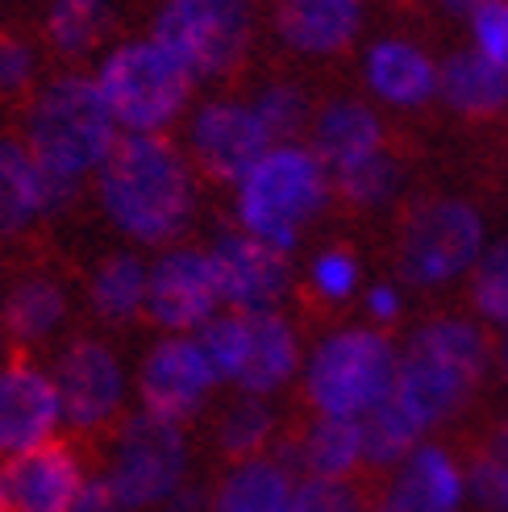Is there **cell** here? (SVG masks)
<instances>
[{
	"instance_id": "obj_21",
	"label": "cell",
	"mask_w": 508,
	"mask_h": 512,
	"mask_svg": "<svg viewBox=\"0 0 508 512\" xmlns=\"http://www.w3.org/2000/svg\"><path fill=\"white\" fill-rule=\"evenodd\" d=\"M463 496L459 463L446 446H421L384 488L375 512H454Z\"/></svg>"
},
{
	"instance_id": "obj_23",
	"label": "cell",
	"mask_w": 508,
	"mask_h": 512,
	"mask_svg": "<svg viewBox=\"0 0 508 512\" xmlns=\"http://www.w3.org/2000/svg\"><path fill=\"white\" fill-rule=\"evenodd\" d=\"M367 84L396 109H417L438 92V67L409 42H379L367 55Z\"/></svg>"
},
{
	"instance_id": "obj_3",
	"label": "cell",
	"mask_w": 508,
	"mask_h": 512,
	"mask_svg": "<svg viewBox=\"0 0 508 512\" xmlns=\"http://www.w3.org/2000/svg\"><path fill=\"white\" fill-rule=\"evenodd\" d=\"M117 138L105 96L84 75H67L42 88L25 117V150L38 175L63 184H84L88 171H100Z\"/></svg>"
},
{
	"instance_id": "obj_12",
	"label": "cell",
	"mask_w": 508,
	"mask_h": 512,
	"mask_svg": "<svg viewBox=\"0 0 508 512\" xmlns=\"http://www.w3.org/2000/svg\"><path fill=\"white\" fill-rule=\"evenodd\" d=\"M217 388V375L209 367L205 350L192 338H163L146 350L142 367H138V396L142 408L163 421L175 425H192Z\"/></svg>"
},
{
	"instance_id": "obj_14",
	"label": "cell",
	"mask_w": 508,
	"mask_h": 512,
	"mask_svg": "<svg viewBox=\"0 0 508 512\" xmlns=\"http://www.w3.org/2000/svg\"><path fill=\"white\" fill-rule=\"evenodd\" d=\"M221 309L217 271L205 250H171L146 275V321L184 334V329H205Z\"/></svg>"
},
{
	"instance_id": "obj_15",
	"label": "cell",
	"mask_w": 508,
	"mask_h": 512,
	"mask_svg": "<svg viewBox=\"0 0 508 512\" xmlns=\"http://www.w3.org/2000/svg\"><path fill=\"white\" fill-rule=\"evenodd\" d=\"M188 150L196 167L217 184H242V179L271 155V142L259 130L250 105L238 100H213L196 113L188 130Z\"/></svg>"
},
{
	"instance_id": "obj_35",
	"label": "cell",
	"mask_w": 508,
	"mask_h": 512,
	"mask_svg": "<svg viewBox=\"0 0 508 512\" xmlns=\"http://www.w3.org/2000/svg\"><path fill=\"white\" fill-rule=\"evenodd\" d=\"M467 296H471L479 317L508 321V242H500L492 254L479 259V267L471 271Z\"/></svg>"
},
{
	"instance_id": "obj_30",
	"label": "cell",
	"mask_w": 508,
	"mask_h": 512,
	"mask_svg": "<svg viewBox=\"0 0 508 512\" xmlns=\"http://www.w3.org/2000/svg\"><path fill=\"white\" fill-rule=\"evenodd\" d=\"M384 475H354V479H300L288 512H375L384 500Z\"/></svg>"
},
{
	"instance_id": "obj_25",
	"label": "cell",
	"mask_w": 508,
	"mask_h": 512,
	"mask_svg": "<svg viewBox=\"0 0 508 512\" xmlns=\"http://www.w3.org/2000/svg\"><path fill=\"white\" fill-rule=\"evenodd\" d=\"M288 504H292V475L271 454H263L254 463L217 475L209 512H288Z\"/></svg>"
},
{
	"instance_id": "obj_7",
	"label": "cell",
	"mask_w": 508,
	"mask_h": 512,
	"mask_svg": "<svg viewBox=\"0 0 508 512\" xmlns=\"http://www.w3.org/2000/svg\"><path fill=\"white\" fill-rule=\"evenodd\" d=\"M192 75L175 63L159 42H130L113 50L100 67V96L117 125L130 134H159L188 109Z\"/></svg>"
},
{
	"instance_id": "obj_9",
	"label": "cell",
	"mask_w": 508,
	"mask_h": 512,
	"mask_svg": "<svg viewBox=\"0 0 508 512\" xmlns=\"http://www.w3.org/2000/svg\"><path fill=\"white\" fill-rule=\"evenodd\" d=\"M479 246H484V221L467 200H417L396 229V275L413 288H438L479 259Z\"/></svg>"
},
{
	"instance_id": "obj_16",
	"label": "cell",
	"mask_w": 508,
	"mask_h": 512,
	"mask_svg": "<svg viewBox=\"0 0 508 512\" xmlns=\"http://www.w3.org/2000/svg\"><path fill=\"white\" fill-rule=\"evenodd\" d=\"M63 417L55 379L38 371L25 354H9L0 367V458L50 442Z\"/></svg>"
},
{
	"instance_id": "obj_11",
	"label": "cell",
	"mask_w": 508,
	"mask_h": 512,
	"mask_svg": "<svg viewBox=\"0 0 508 512\" xmlns=\"http://www.w3.org/2000/svg\"><path fill=\"white\" fill-rule=\"evenodd\" d=\"M92 454L75 438H50L0 458V512H75Z\"/></svg>"
},
{
	"instance_id": "obj_40",
	"label": "cell",
	"mask_w": 508,
	"mask_h": 512,
	"mask_svg": "<svg viewBox=\"0 0 508 512\" xmlns=\"http://www.w3.org/2000/svg\"><path fill=\"white\" fill-rule=\"evenodd\" d=\"M75 512H134V508L125 504V500L113 492V483L96 471V475L84 483L80 500H75Z\"/></svg>"
},
{
	"instance_id": "obj_2",
	"label": "cell",
	"mask_w": 508,
	"mask_h": 512,
	"mask_svg": "<svg viewBox=\"0 0 508 512\" xmlns=\"http://www.w3.org/2000/svg\"><path fill=\"white\" fill-rule=\"evenodd\" d=\"M492 367V338L463 317H434L413 329L396 367L392 392L409 404V413L434 429L454 421L484 388Z\"/></svg>"
},
{
	"instance_id": "obj_6",
	"label": "cell",
	"mask_w": 508,
	"mask_h": 512,
	"mask_svg": "<svg viewBox=\"0 0 508 512\" xmlns=\"http://www.w3.org/2000/svg\"><path fill=\"white\" fill-rule=\"evenodd\" d=\"M100 463V475L134 512H159L192 475V442L184 425L142 408L117 425L109 446L100 450Z\"/></svg>"
},
{
	"instance_id": "obj_20",
	"label": "cell",
	"mask_w": 508,
	"mask_h": 512,
	"mask_svg": "<svg viewBox=\"0 0 508 512\" xmlns=\"http://www.w3.org/2000/svg\"><path fill=\"white\" fill-rule=\"evenodd\" d=\"M363 25V0H279L275 30L300 55H342Z\"/></svg>"
},
{
	"instance_id": "obj_19",
	"label": "cell",
	"mask_w": 508,
	"mask_h": 512,
	"mask_svg": "<svg viewBox=\"0 0 508 512\" xmlns=\"http://www.w3.org/2000/svg\"><path fill=\"white\" fill-rule=\"evenodd\" d=\"M279 429H284V421H279V413L263 396H246V392L230 396L213 413V425H209V458L217 475L263 458L279 438Z\"/></svg>"
},
{
	"instance_id": "obj_4",
	"label": "cell",
	"mask_w": 508,
	"mask_h": 512,
	"mask_svg": "<svg viewBox=\"0 0 508 512\" xmlns=\"http://www.w3.org/2000/svg\"><path fill=\"white\" fill-rule=\"evenodd\" d=\"M325 200L329 179L313 150L279 146L238 184V221L246 234L288 254Z\"/></svg>"
},
{
	"instance_id": "obj_22",
	"label": "cell",
	"mask_w": 508,
	"mask_h": 512,
	"mask_svg": "<svg viewBox=\"0 0 508 512\" xmlns=\"http://www.w3.org/2000/svg\"><path fill=\"white\" fill-rule=\"evenodd\" d=\"M246 317H250V354L238 375V392L246 396L279 392L300 363L296 329L284 321V313H246Z\"/></svg>"
},
{
	"instance_id": "obj_37",
	"label": "cell",
	"mask_w": 508,
	"mask_h": 512,
	"mask_svg": "<svg viewBox=\"0 0 508 512\" xmlns=\"http://www.w3.org/2000/svg\"><path fill=\"white\" fill-rule=\"evenodd\" d=\"M354 284H359V263L354 254L346 250H325L321 259L313 263V292L325 300V304H346Z\"/></svg>"
},
{
	"instance_id": "obj_1",
	"label": "cell",
	"mask_w": 508,
	"mask_h": 512,
	"mask_svg": "<svg viewBox=\"0 0 508 512\" xmlns=\"http://www.w3.org/2000/svg\"><path fill=\"white\" fill-rule=\"evenodd\" d=\"M96 188L121 234L150 246L180 238L196 209L192 167L163 134H121L96 171Z\"/></svg>"
},
{
	"instance_id": "obj_10",
	"label": "cell",
	"mask_w": 508,
	"mask_h": 512,
	"mask_svg": "<svg viewBox=\"0 0 508 512\" xmlns=\"http://www.w3.org/2000/svg\"><path fill=\"white\" fill-rule=\"evenodd\" d=\"M246 0H167L155 17V42L192 80H225L250 50Z\"/></svg>"
},
{
	"instance_id": "obj_18",
	"label": "cell",
	"mask_w": 508,
	"mask_h": 512,
	"mask_svg": "<svg viewBox=\"0 0 508 512\" xmlns=\"http://www.w3.org/2000/svg\"><path fill=\"white\" fill-rule=\"evenodd\" d=\"M313 155L325 171H350L363 159H371L375 150H384V121L375 109H367L363 100L338 96L317 113L313 121Z\"/></svg>"
},
{
	"instance_id": "obj_17",
	"label": "cell",
	"mask_w": 508,
	"mask_h": 512,
	"mask_svg": "<svg viewBox=\"0 0 508 512\" xmlns=\"http://www.w3.org/2000/svg\"><path fill=\"white\" fill-rule=\"evenodd\" d=\"M67 317H71V296L63 288V279L34 271L9 288L5 309H0V329L13 342V354L30 358V350H42L59 338Z\"/></svg>"
},
{
	"instance_id": "obj_41",
	"label": "cell",
	"mask_w": 508,
	"mask_h": 512,
	"mask_svg": "<svg viewBox=\"0 0 508 512\" xmlns=\"http://www.w3.org/2000/svg\"><path fill=\"white\" fill-rule=\"evenodd\" d=\"M367 309H371L375 321H396V317H400V300H396L392 288H371Z\"/></svg>"
},
{
	"instance_id": "obj_43",
	"label": "cell",
	"mask_w": 508,
	"mask_h": 512,
	"mask_svg": "<svg viewBox=\"0 0 508 512\" xmlns=\"http://www.w3.org/2000/svg\"><path fill=\"white\" fill-rule=\"evenodd\" d=\"M0 354H5V329H0Z\"/></svg>"
},
{
	"instance_id": "obj_34",
	"label": "cell",
	"mask_w": 508,
	"mask_h": 512,
	"mask_svg": "<svg viewBox=\"0 0 508 512\" xmlns=\"http://www.w3.org/2000/svg\"><path fill=\"white\" fill-rule=\"evenodd\" d=\"M196 342H200V350H205L217 379L238 383V375L246 367V354H250V317L246 313L213 317L205 329H200Z\"/></svg>"
},
{
	"instance_id": "obj_13",
	"label": "cell",
	"mask_w": 508,
	"mask_h": 512,
	"mask_svg": "<svg viewBox=\"0 0 508 512\" xmlns=\"http://www.w3.org/2000/svg\"><path fill=\"white\" fill-rule=\"evenodd\" d=\"M221 304L230 313H279L288 288H292V267L288 254L259 242L246 229H225L209 250Z\"/></svg>"
},
{
	"instance_id": "obj_33",
	"label": "cell",
	"mask_w": 508,
	"mask_h": 512,
	"mask_svg": "<svg viewBox=\"0 0 508 512\" xmlns=\"http://www.w3.org/2000/svg\"><path fill=\"white\" fill-rule=\"evenodd\" d=\"M250 113H254V121H259V130L267 134L271 150L292 146V138H300L304 130H309V100H304V92L296 84L263 88L259 96H254Z\"/></svg>"
},
{
	"instance_id": "obj_31",
	"label": "cell",
	"mask_w": 508,
	"mask_h": 512,
	"mask_svg": "<svg viewBox=\"0 0 508 512\" xmlns=\"http://www.w3.org/2000/svg\"><path fill=\"white\" fill-rule=\"evenodd\" d=\"M404 159L392 155V150H375L371 159H363L359 167L338 171L334 175V188L338 196L350 204V209H384L392 204L404 188Z\"/></svg>"
},
{
	"instance_id": "obj_29",
	"label": "cell",
	"mask_w": 508,
	"mask_h": 512,
	"mask_svg": "<svg viewBox=\"0 0 508 512\" xmlns=\"http://www.w3.org/2000/svg\"><path fill=\"white\" fill-rule=\"evenodd\" d=\"M471 492L488 512H508V413L488 421L467 446Z\"/></svg>"
},
{
	"instance_id": "obj_44",
	"label": "cell",
	"mask_w": 508,
	"mask_h": 512,
	"mask_svg": "<svg viewBox=\"0 0 508 512\" xmlns=\"http://www.w3.org/2000/svg\"><path fill=\"white\" fill-rule=\"evenodd\" d=\"M504 371H508V342H504Z\"/></svg>"
},
{
	"instance_id": "obj_42",
	"label": "cell",
	"mask_w": 508,
	"mask_h": 512,
	"mask_svg": "<svg viewBox=\"0 0 508 512\" xmlns=\"http://www.w3.org/2000/svg\"><path fill=\"white\" fill-rule=\"evenodd\" d=\"M442 5H446V9H454V13H467V9L475 13V9H484L488 0H442Z\"/></svg>"
},
{
	"instance_id": "obj_38",
	"label": "cell",
	"mask_w": 508,
	"mask_h": 512,
	"mask_svg": "<svg viewBox=\"0 0 508 512\" xmlns=\"http://www.w3.org/2000/svg\"><path fill=\"white\" fill-rule=\"evenodd\" d=\"M475 42L488 63L508 71V0H488L484 9H475Z\"/></svg>"
},
{
	"instance_id": "obj_26",
	"label": "cell",
	"mask_w": 508,
	"mask_h": 512,
	"mask_svg": "<svg viewBox=\"0 0 508 512\" xmlns=\"http://www.w3.org/2000/svg\"><path fill=\"white\" fill-rule=\"evenodd\" d=\"M359 429H363V471H371V475H384L396 463H409L417 454V442L429 433L396 392L379 400L359 421Z\"/></svg>"
},
{
	"instance_id": "obj_28",
	"label": "cell",
	"mask_w": 508,
	"mask_h": 512,
	"mask_svg": "<svg viewBox=\"0 0 508 512\" xmlns=\"http://www.w3.org/2000/svg\"><path fill=\"white\" fill-rule=\"evenodd\" d=\"M146 263L138 254H109L88 284V304L100 325L125 329L146 309Z\"/></svg>"
},
{
	"instance_id": "obj_27",
	"label": "cell",
	"mask_w": 508,
	"mask_h": 512,
	"mask_svg": "<svg viewBox=\"0 0 508 512\" xmlns=\"http://www.w3.org/2000/svg\"><path fill=\"white\" fill-rule=\"evenodd\" d=\"M42 213V188H38V167L30 150L17 138L0 134V242L30 234Z\"/></svg>"
},
{
	"instance_id": "obj_8",
	"label": "cell",
	"mask_w": 508,
	"mask_h": 512,
	"mask_svg": "<svg viewBox=\"0 0 508 512\" xmlns=\"http://www.w3.org/2000/svg\"><path fill=\"white\" fill-rule=\"evenodd\" d=\"M55 392L71 425V438L100 467V450L109 446L117 425L130 417L125 413V371L117 350L88 334L71 338L55 358Z\"/></svg>"
},
{
	"instance_id": "obj_36",
	"label": "cell",
	"mask_w": 508,
	"mask_h": 512,
	"mask_svg": "<svg viewBox=\"0 0 508 512\" xmlns=\"http://www.w3.org/2000/svg\"><path fill=\"white\" fill-rule=\"evenodd\" d=\"M34 71H38L34 46L21 34H0V100H17L30 92Z\"/></svg>"
},
{
	"instance_id": "obj_39",
	"label": "cell",
	"mask_w": 508,
	"mask_h": 512,
	"mask_svg": "<svg viewBox=\"0 0 508 512\" xmlns=\"http://www.w3.org/2000/svg\"><path fill=\"white\" fill-rule=\"evenodd\" d=\"M213 475H188L180 483V492H175L159 512H209L213 508Z\"/></svg>"
},
{
	"instance_id": "obj_32",
	"label": "cell",
	"mask_w": 508,
	"mask_h": 512,
	"mask_svg": "<svg viewBox=\"0 0 508 512\" xmlns=\"http://www.w3.org/2000/svg\"><path fill=\"white\" fill-rule=\"evenodd\" d=\"M105 25H109V0H55L46 17V38L59 55L80 59L105 38Z\"/></svg>"
},
{
	"instance_id": "obj_5",
	"label": "cell",
	"mask_w": 508,
	"mask_h": 512,
	"mask_svg": "<svg viewBox=\"0 0 508 512\" xmlns=\"http://www.w3.org/2000/svg\"><path fill=\"white\" fill-rule=\"evenodd\" d=\"M396 346L388 334L375 329H342L325 338L304 371V404L317 417L359 421L392 392L396 383Z\"/></svg>"
},
{
	"instance_id": "obj_24",
	"label": "cell",
	"mask_w": 508,
	"mask_h": 512,
	"mask_svg": "<svg viewBox=\"0 0 508 512\" xmlns=\"http://www.w3.org/2000/svg\"><path fill=\"white\" fill-rule=\"evenodd\" d=\"M442 100L463 117H492L508 105V71L488 63L479 50H459L438 71Z\"/></svg>"
}]
</instances>
